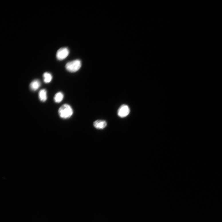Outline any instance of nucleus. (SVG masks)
I'll return each instance as SVG.
<instances>
[{"mask_svg": "<svg viewBox=\"0 0 222 222\" xmlns=\"http://www.w3.org/2000/svg\"><path fill=\"white\" fill-rule=\"evenodd\" d=\"M93 124L94 127L99 129H103L107 126V125L105 121L101 120L95 121Z\"/></svg>", "mask_w": 222, "mask_h": 222, "instance_id": "nucleus-5", "label": "nucleus"}, {"mask_svg": "<svg viewBox=\"0 0 222 222\" xmlns=\"http://www.w3.org/2000/svg\"><path fill=\"white\" fill-rule=\"evenodd\" d=\"M58 114L62 118H69L73 114V111L71 107L68 104L63 105L59 109Z\"/></svg>", "mask_w": 222, "mask_h": 222, "instance_id": "nucleus-1", "label": "nucleus"}, {"mask_svg": "<svg viewBox=\"0 0 222 222\" xmlns=\"http://www.w3.org/2000/svg\"><path fill=\"white\" fill-rule=\"evenodd\" d=\"M69 51L67 48H60L56 52V57L60 60H62L66 58L69 55Z\"/></svg>", "mask_w": 222, "mask_h": 222, "instance_id": "nucleus-3", "label": "nucleus"}, {"mask_svg": "<svg viewBox=\"0 0 222 222\" xmlns=\"http://www.w3.org/2000/svg\"><path fill=\"white\" fill-rule=\"evenodd\" d=\"M64 96L61 92H59L56 94L54 97V100L56 103H59L61 102L64 98Z\"/></svg>", "mask_w": 222, "mask_h": 222, "instance_id": "nucleus-8", "label": "nucleus"}, {"mask_svg": "<svg viewBox=\"0 0 222 222\" xmlns=\"http://www.w3.org/2000/svg\"><path fill=\"white\" fill-rule=\"evenodd\" d=\"M41 85V82L40 80L38 79H36L30 83V87L32 91H36L39 88Z\"/></svg>", "mask_w": 222, "mask_h": 222, "instance_id": "nucleus-6", "label": "nucleus"}, {"mask_svg": "<svg viewBox=\"0 0 222 222\" xmlns=\"http://www.w3.org/2000/svg\"><path fill=\"white\" fill-rule=\"evenodd\" d=\"M44 81L46 83H50L52 79V75L48 72H46L43 75Z\"/></svg>", "mask_w": 222, "mask_h": 222, "instance_id": "nucleus-9", "label": "nucleus"}, {"mask_svg": "<svg viewBox=\"0 0 222 222\" xmlns=\"http://www.w3.org/2000/svg\"><path fill=\"white\" fill-rule=\"evenodd\" d=\"M130 112V109L126 105L121 106L118 111L117 114L120 118H123L127 116Z\"/></svg>", "mask_w": 222, "mask_h": 222, "instance_id": "nucleus-4", "label": "nucleus"}, {"mask_svg": "<svg viewBox=\"0 0 222 222\" xmlns=\"http://www.w3.org/2000/svg\"><path fill=\"white\" fill-rule=\"evenodd\" d=\"M39 99L41 101L44 102L47 99V91L45 89H42L39 93Z\"/></svg>", "mask_w": 222, "mask_h": 222, "instance_id": "nucleus-7", "label": "nucleus"}, {"mask_svg": "<svg viewBox=\"0 0 222 222\" xmlns=\"http://www.w3.org/2000/svg\"><path fill=\"white\" fill-rule=\"evenodd\" d=\"M81 66V61L79 60H76L67 63L65 67L68 71L74 72L78 71Z\"/></svg>", "mask_w": 222, "mask_h": 222, "instance_id": "nucleus-2", "label": "nucleus"}]
</instances>
